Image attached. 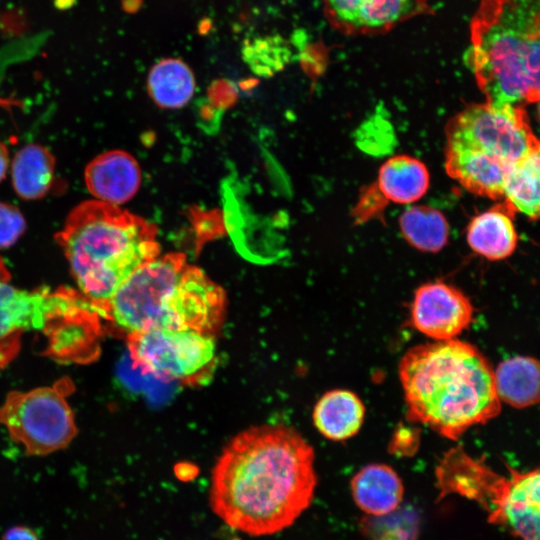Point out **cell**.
<instances>
[{"mask_svg": "<svg viewBox=\"0 0 540 540\" xmlns=\"http://www.w3.org/2000/svg\"><path fill=\"white\" fill-rule=\"evenodd\" d=\"M365 406L353 392L335 389L323 394L313 410V423L325 438L342 441L353 437L361 428Z\"/></svg>", "mask_w": 540, "mask_h": 540, "instance_id": "cell-17", "label": "cell"}, {"mask_svg": "<svg viewBox=\"0 0 540 540\" xmlns=\"http://www.w3.org/2000/svg\"><path fill=\"white\" fill-rule=\"evenodd\" d=\"M187 264L184 254L168 253L137 268L101 304L105 321L125 336L151 327L169 328Z\"/></svg>", "mask_w": 540, "mask_h": 540, "instance_id": "cell-7", "label": "cell"}, {"mask_svg": "<svg viewBox=\"0 0 540 540\" xmlns=\"http://www.w3.org/2000/svg\"><path fill=\"white\" fill-rule=\"evenodd\" d=\"M511 164L477 148L447 141L445 168L466 190L488 198H501Z\"/></svg>", "mask_w": 540, "mask_h": 540, "instance_id": "cell-13", "label": "cell"}, {"mask_svg": "<svg viewBox=\"0 0 540 540\" xmlns=\"http://www.w3.org/2000/svg\"><path fill=\"white\" fill-rule=\"evenodd\" d=\"M247 53H260L261 57L248 61L251 68L261 75L269 76L282 69L287 62L289 50L283 42L274 38L256 39L245 48Z\"/></svg>", "mask_w": 540, "mask_h": 540, "instance_id": "cell-25", "label": "cell"}, {"mask_svg": "<svg viewBox=\"0 0 540 540\" xmlns=\"http://www.w3.org/2000/svg\"><path fill=\"white\" fill-rule=\"evenodd\" d=\"M84 181L96 200L119 206L137 193L141 171L132 155L122 150H111L96 156L86 165Z\"/></svg>", "mask_w": 540, "mask_h": 540, "instance_id": "cell-14", "label": "cell"}, {"mask_svg": "<svg viewBox=\"0 0 540 540\" xmlns=\"http://www.w3.org/2000/svg\"><path fill=\"white\" fill-rule=\"evenodd\" d=\"M133 367L165 382L207 383L217 365L215 337L193 330L151 327L126 335Z\"/></svg>", "mask_w": 540, "mask_h": 540, "instance_id": "cell-9", "label": "cell"}, {"mask_svg": "<svg viewBox=\"0 0 540 540\" xmlns=\"http://www.w3.org/2000/svg\"><path fill=\"white\" fill-rule=\"evenodd\" d=\"M404 239L424 252H438L447 243L449 226L444 215L429 206L407 208L399 219Z\"/></svg>", "mask_w": 540, "mask_h": 540, "instance_id": "cell-23", "label": "cell"}, {"mask_svg": "<svg viewBox=\"0 0 540 540\" xmlns=\"http://www.w3.org/2000/svg\"><path fill=\"white\" fill-rule=\"evenodd\" d=\"M1 540H40L37 532L29 526L14 525L2 535Z\"/></svg>", "mask_w": 540, "mask_h": 540, "instance_id": "cell-28", "label": "cell"}, {"mask_svg": "<svg viewBox=\"0 0 540 540\" xmlns=\"http://www.w3.org/2000/svg\"><path fill=\"white\" fill-rule=\"evenodd\" d=\"M333 28L347 35L387 32L396 25L432 13L428 0H322Z\"/></svg>", "mask_w": 540, "mask_h": 540, "instance_id": "cell-11", "label": "cell"}, {"mask_svg": "<svg viewBox=\"0 0 540 540\" xmlns=\"http://www.w3.org/2000/svg\"><path fill=\"white\" fill-rule=\"evenodd\" d=\"M9 166V153L6 145L0 141V182L5 178Z\"/></svg>", "mask_w": 540, "mask_h": 540, "instance_id": "cell-29", "label": "cell"}, {"mask_svg": "<svg viewBox=\"0 0 540 540\" xmlns=\"http://www.w3.org/2000/svg\"><path fill=\"white\" fill-rule=\"evenodd\" d=\"M55 171V158L39 144H28L14 156L11 165L12 184L19 197L36 200L50 190Z\"/></svg>", "mask_w": 540, "mask_h": 540, "instance_id": "cell-20", "label": "cell"}, {"mask_svg": "<svg viewBox=\"0 0 540 540\" xmlns=\"http://www.w3.org/2000/svg\"><path fill=\"white\" fill-rule=\"evenodd\" d=\"M55 240L79 291L99 304L137 268L160 255L154 224L99 200L73 208Z\"/></svg>", "mask_w": 540, "mask_h": 540, "instance_id": "cell-3", "label": "cell"}, {"mask_svg": "<svg viewBox=\"0 0 540 540\" xmlns=\"http://www.w3.org/2000/svg\"><path fill=\"white\" fill-rule=\"evenodd\" d=\"M406 417L457 440L498 416L494 369L470 343L457 338L410 348L398 366Z\"/></svg>", "mask_w": 540, "mask_h": 540, "instance_id": "cell-2", "label": "cell"}, {"mask_svg": "<svg viewBox=\"0 0 540 540\" xmlns=\"http://www.w3.org/2000/svg\"><path fill=\"white\" fill-rule=\"evenodd\" d=\"M361 530L369 540H416L419 517L416 512L400 509L379 516L366 515Z\"/></svg>", "mask_w": 540, "mask_h": 540, "instance_id": "cell-24", "label": "cell"}, {"mask_svg": "<svg viewBox=\"0 0 540 540\" xmlns=\"http://www.w3.org/2000/svg\"><path fill=\"white\" fill-rule=\"evenodd\" d=\"M539 27L540 0L480 1L465 59L487 102H538Z\"/></svg>", "mask_w": 540, "mask_h": 540, "instance_id": "cell-4", "label": "cell"}, {"mask_svg": "<svg viewBox=\"0 0 540 540\" xmlns=\"http://www.w3.org/2000/svg\"><path fill=\"white\" fill-rule=\"evenodd\" d=\"M100 304L70 287L24 290L11 283L0 256V371L19 354L26 332L48 339L44 354L61 363H89L98 358L103 335Z\"/></svg>", "mask_w": 540, "mask_h": 540, "instance_id": "cell-5", "label": "cell"}, {"mask_svg": "<svg viewBox=\"0 0 540 540\" xmlns=\"http://www.w3.org/2000/svg\"><path fill=\"white\" fill-rule=\"evenodd\" d=\"M447 141L458 142L514 163L539 149L522 106L471 104L450 120Z\"/></svg>", "mask_w": 540, "mask_h": 540, "instance_id": "cell-10", "label": "cell"}, {"mask_svg": "<svg viewBox=\"0 0 540 540\" xmlns=\"http://www.w3.org/2000/svg\"><path fill=\"white\" fill-rule=\"evenodd\" d=\"M474 308L458 288L442 281L421 285L411 305V323L434 341L457 338L473 321Z\"/></svg>", "mask_w": 540, "mask_h": 540, "instance_id": "cell-12", "label": "cell"}, {"mask_svg": "<svg viewBox=\"0 0 540 540\" xmlns=\"http://www.w3.org/2000/svg\"><path fill=\"white\" fill-rule=\"evenodd\" d=\"M147 89L152 100L166 109L185 106L195 92L192 69L179 58H165L153 65L147 77Z\"/></svg>", "mask_w": 540, "mask_h": 540, "instance_id": "cell-21", "label": "cell"}, {"mask_svg": "<svg viewBox=\"0 0 540 540\" xmlns=\"http://www.w3.org/2000/svg\"><path fill=\"white\" fill-rule=\"evenodd\" d=\"M513 211L505 204H499L475 216L467 227L466 238L469 247L488 260H502L509 257L517 246V232Z\"/></svg>", "mask_w": 540, "mask_h": 540, "instance_id": "cell-16", "label": "cell"}, {"mask_svg": "<svg viewBox=\"0 0 540 540\" xmlns=\"http://www.w3.org/2000/svg\"><path fill=\"white\" fill-rule=\"evenodd\" d=\"M355 504L366 515L379 516L400 507L404 486L397 472L385 464H369L351 479Z\"/></svg>", "mask_w": 540, "mask_h": 540, "instance_id": "cell-15", "label": "cell"}, {"mask_svg": "<svg viewBox=\"0 0 540 540\" xmlns=\"http://www.w3.org/2000/svg\"><path fill=\"white\" fill-rule=\"evenodd\" d=\"M313 447L295 429L252 426L223 448L211 473L209 504L226 525L250 536L290 527L317 486Z\"/></svg>", "mask_w": 540, "mask_h": 540, "instance_id": "cell-1", "label": "cell"}, {"mask_svg": "<svg viewBox=\"0 0 540 540\" xmlns=\"http://www.w3.org/2000/svg\"><path fill=\"white\" fill-rule=\"evenodd\" d=\"M539 377L538 362L532 357L516 356L502 361L494 370L500 401L519 409L537 404Z\"/></svg>", "mask_w": 540, "mask_h": 540, "instance_id": "cell-19", "label": "cell"}, {"mask_svg": "<svg viewBox=\"0 0 540 540\" xmlns=\"http://www.w3.org/2000/svg\"><path fill=\"white\" fill-rule=\"evenodd\" d=\"M75 390L69 377L52 386L10 391L0 405V424L30 456H44L66 448L78 434L67 397Z\"/></svg>", "mask_w": 540, "mask_h": 540, "instance_id": "cell-8", "label": "cell"}, {"mask_svg": "<svg viewBox=\"0 0 540 540\" xmlns=\"http://www.w3.org/2000/svg\"><path fill=\"white\" fill-rule=\"evenodd\" d=\"M386 202L413 203L429 188V172L418 159L408 155L389 158L379 170L375 184Z\"/></svg>", "mask_w": 540, "mask_h": 540, "instance_id": "cell-18", "label": "cell"}, {"mask_svg": "<svg viewBox=\"0 0 540 540\" xmlns=\"http://www.w3.org/2000/svg\"><path fill=\"white\" fill-rule=\"evenodd\" d=\"M25 228L26 222L19 209L0 202V249L15 244Z\"/></svg>", "mask_w": 540, "mask_h": 540, "instance_id": "cell-26", "label": "cell"}, {"mask_svg": "<svg viewBox=\"0 0 540 540\" xmlns=\"http://www.w3.org/2000/svg\"><path fill=\"white\" fill-rule=\"evenodd\" d=\"M539 149L511 164L502 197L513 211L535 220L539 215Z\"/></svg>", "mask_w": 540, "mask_h": 540, "instance_id": "cell-22", "label": "cell"}, {"mask_svg": "<svg viewBox=\"0 0 540 540\" xmlns=\"http://www.w3.org/2000/svg\"><path fill=\"white\" fill-rule=\"evenodd\" d=\"M386 200L381 196L375 185L369 187L361 196L356 206V217L359 220H366L370 216L379 212L386 204Z\"/></svg>", "mask_w": 540, "mask_h": 540, "instance_id": "cell-27", "label": "cell"}, {"mask_svg": "<svg viewBox=\"0 0 540 540\" xmlns=\"http://www.w3.org/2000/svg\"><path fill=\"white\" fill-rule=\"evenodd\" d=\"M438 501L458 495L475 501L488 521L517 540H539L540 477L538 468L521 472L507 466L502 474L484 458L461 446L445 452L435 469Z\"/></svg>", "mask_w": 540, "mask_h": 540, "instance_id": "cell-6", "label": "cell"}]
</instances>
